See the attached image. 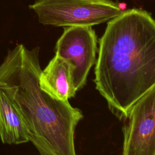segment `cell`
<instances>
[{"instance_id": "obj_1", "label": "cell", "mask_w": 155, "mask_h": 155, "mask_svg": "<svg viewBox=\"0 0 155 155\" xmlns=\"http://www.w3.org/2000/svg\"><path fill=\"white\" fill-rule=\"evenodd\" d=\"M97 52L96 88L111 112L125 120L155 88V20L144 10L124 11L108 22Z\"/></svg>"}, {"instance_id": "obj_2", "label": "cell", "mask_w": 155, "mask_h": 155, "mask_svg": "<svg viewBox=\"0 0 155 155\" xmlns=\"http://www.w3.org/2000/svg\"><path fill=\"white\" fill-rule=\"evenodd\" d=\"M39 53V47L23 44L8 51L0 65V88L15 102L41 155H76L74 135L82 112L41 88Z\"/></svg>"}, {"instance_id": "obj_3", "label": "cell", "mask_w": 155, "mask_h": 155, "mask_svg": "<svg viewBox=\"0 0 155 155\" xmlns=\"http://www.w3.org/2000/svg\"><path fill=\"white\" fill-rule=\"evenodd\" d=\"M29 7L41 24L55 27L98 25L124 11L111 0H37Z\"/></svg>"}, {"instance_id": "obj_4", "label": "cell", "mask_w": 155, "mask_h": 155, "mask_svg": "<svg viewBox=\"0 0 155 155\" xmlns=\"http://www.w3.org/2000/svg\"><path fill=\"white\" fill-rule=\"evenodd\" d=\"M97 38L91 26L64 28L55 47V54L67 61L73 68V84L76 91L86 84L87 78L96 62Z\"/></svg>"}, {"instance_id": "obj_5", "label": "cell", "mask_w": 155, "mask_h": 155, "mask_svg": "<svg viewBox=\"0 0 155 155\" xmlns=\"http://www.w3.org/2000/svg\"><path fill=\"white\" fill-rule=\"evenodd\" d=\"M125 120L122 155H154L155 88L132 106Z\"/></svg>"}, {"instance_id": "obj_6", "label": "cell", "mask_w": 155, "mask_h": 155, "mask_svg": "<svg viewBox=\"0 0 155 155\" xmlns=\"http://www.w3.org/2000/svg\"><path fill=\"white\" fill-rule=\"evenodd\" d=\"M41 88L51 96L68 101L75 96L73 68L65 59L55 54L39 76Z\"/></svg>"}, {"instance_id": "obj_7", "label": "cell", "mask_w": 155, "mask_h": 155, "mask_svg": "<svg viewBox=\"0 0 155 155\" xmlns=\"http://www.w3.org/2000/svg\"><path fill=\"white\" fill-rule=\"evenodd\" d=\"M0 138L3 143L18 145L29 141L24 119L14 101L0 88Z\"/></svg>"}, {"instance_id": "obj_8", "label": "cell", "mask_w": 155, "mask_h": 155, "mask_svg": "<svg viewBox=\"0 0 155 155\" xmlns=\"http://www.w3.org/2000/svg\"><path fill=\"white\" fill-rule=\"evenodd\" d=\"M154 155H155V153H154Z\"/></svg>"}]
</instances>
